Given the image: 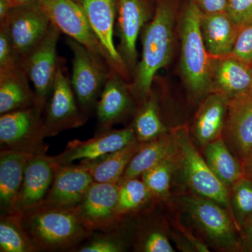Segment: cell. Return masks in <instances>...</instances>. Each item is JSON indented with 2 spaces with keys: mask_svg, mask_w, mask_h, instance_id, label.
<instances>
[{
  "mask_svg": "<svg viewBox=\"0 0 252 252\" xmlns=\"http://www.w3.org/2000/svg\"><path fill=\"white\" fill-rule=\"evenodd\" d=\"M142 144L136 141L99 158L81 160L79 164L89 172L94 182L118 184L131 159L140 149Z\"/></svg>",
  "mask_w": 252,
  "mask_h": 252,
  "instance_id": "cell-25",
  "label": "cell"
},
{
  "mask_svg": "<svg viewBox=\"0 0 252 252\" xmlns=\"http://www.w3.org/2000/svg\"><path fill=\"white\" fill-rule=\"evenodd\" d=\"M118 186L117 213L120 220L140 210L153 197L143 180L139 177L122 181Z\"/></svg>",
  "mask_w": 252,
  "mask_h": 252,
  "instance_id": "cell-29",
  "label": "cell"
},
{
  "mask_svg": "<svg viewBox=\"0 0 252 252\" xmlns=\"http://www.w3.org/2000/svg\"><path fill=\"white\" fill-rule=\"evenodd\" d=\"M230 56L252 65V24L240 30Z\"/></svg>",
  "mask_w": 252,
  "mask_h": 252,
  "instance_id": "cell-36",
  "label": "cell"
},
{
  "mask_svg": "<svg viewBox=\"0 0 252 252\" xmlns=\"http://www.w3.org/2000/svg\"><path fill=\"white\" fill-rule=\"evenodd\" d=\"M202 14L196 5L189 1L180 22L181 69L186 85L195 97L210 93L214 60L202 36Z\"/></svg>",
  "mask_w": 252,
  "mask_h": 252,
  "instance_id": "cell-3",
  "label": "cell"
},
{
  "mask_svg": "<svg viewBox=\"0 0 252 252\" xmlns=\"http://www.w3.org/2000/svg\"><path fill=\"white\" fill-rule=\"evenodd\" d=\"M252 89L250 65L230 55L214 59L210 93H216L230 99Z\"/></svg>",
  "mask_w": 252,
  "mask_h": 252,
  "instance_id": "cell-20",
  "label": "cell"
},
{
  "mask_svg": "<svg viewBox=\"0 0 252 252\" xmlns=\"http://www.w3.org/2000/svg\"><path fill=\"white\" fill-rule=\"evenodd\" d=\"M118 184L94 182L80 203L78 215L91 233L106 231L120 223L117 213Z\"/></svg>",
  "mask_w": 252,
  "mask_h": 252,
  "instance_id": "cell-13",
  "label": "cell"
},
{
  "mask_svg": "<svg viewBox=\"0 0 252 252\" xmlns=\"http://www.w3.org/2000/svg\"><path fill=\"white\" fill-rule=\"evenodd\" d=\"M135 100L130 83L111 69L96 105L97 132L112 128L135 114Z\"/></svg>",
  "mask_w": 252,
  "mask_h": 252,
  "instance_id": "cell-15",
  "label": "cell"
},
{
  "mask_svg": "<svg viewBox=\"0 0 252 252\" xmlns=\"http://www.w3.org/2000/svg\"><path fill=\"white\" fill-rule=\"evenodd\" d=\"M66 44L72 53L70 81L81 110L90 117L107 81L111 69L105 60L80 43L67 37Z\"/></svg>",
  "mask_w": 252,
  "mask_h": 252,
  "instance_id": "cell-5",
  "label": "cell"
},
{
  "mask_svg": "<svg viewBox=\"0 0 252 252\" xmlns=\"http://www.w3.org/2000/svg\"><path fill=\"white\" fill-rule=\"evenodd\" d=\"M94 182L92 176L80 164L58 165L52 185L43 202L55 206L77 207Z\"/></svg>",
  "mask_w": 252,
  "mask_h": 252,
  "instance_id": "cell-19",
  "label": "cell"
},
{
  "mask_svg": "<svg viewBox=\"0 0 252 252\" xmlns=\"http://www.w3.org/2000/svg\"><path fill=\"white\" fill-rule=\"evenodd\" d=\"M228 98L216 93H210L202 101L195 114L193 135L204 147L222 137L226 120Z\"/></svg>",
  "mask_w": 252,
  "mask_h": 252,
  "instance_id": "cell-21",
  "label": "cell"
},
{
  "mask_svg": "<svg viewBox=\"0 0 252 252\" xmlns=\"http://www.w3.org/2000/svg\"><path fill=\"white\" fill-rule=\"evenodd\" d=\"M39 2L60 32L104 59L98 39L75 0H41Z\"/></svg>",
  "mask_w": 252,
  "mask_h": 252,
  "instance_id": "cell-12",
  "label": "cell"
},
{
  "mask_svg": "<svg viewBox=\"0 0 252 252\" xmlns=\"http://www.w3.org/2000/svg\"><path fill=\"white\" fill-rule=\"evenodd\" d=\"M175 142L177 167L189 189L199 195L230 208V189L215 175L205 158L195 148L185 126L172 130Z\"/></svg>",
  "mask_w": 252,
  "mask_h": 252,
  "instance_id": "cell-4",
  "label": "cell"
},
{
  "mask_svg": "<svg viewBox=\"0 0 252 252\" xmlns=\"http://www.w3.org/2000/svg\"><path fill=\"white\" fill-rule=\"evenodd\" d=\"M0 252H37L23 229L18 213L0 217Z\"/></svg>",
  "mask_w": 252,
  "mask_h": 252,
  "instance_id": "cell-30",
  "label": "cell"
},
{
  "mask_svg": "<svg viewBox=\"0 0 252 252\" xmlns=\"http://www.w3.org/2000/svg\"><path fill=\"white\" fill-rule=\"evenodd\" d=\"M175 14L174 1L157 0L153 16L141 32L142 54L130 83L140 102L152 92L158 72L171 60Z\"/></svg>",
  "mask_w": 252,
  "mask_h": 252,
  "instance_id": "cell-2",
  "label": "cell"
},
{
  "mask_svg": "<svg viewBox=\"0 0 252 252\" xmlns=\"http://www.w3.org/2000/svg\"><path fill=\"white\" fill-rule=\"evenodd\" d=\"M225 13L240 29L252 24V0H228Z\"/></svg>",
  "mask_w": 252,
  "mask_h": 252,
  "instance_id": "cell-35",
  "label": "cell"
},
{
  "mask_svg": "<svg viewBox=\"0 0 252 252\" xmlns=\"http://www.w3.org/2000/svg\"><path fill=\"white\" fill-rule=\"evenodd\" d=\"M130 126L140 143L157 140L168 132L162 122L158 102L153 91L141 101Z\"/></svg>",
  "mask_w": 252,
  "mask_h": 252,
  "instance_id": "cell-28",
  "label": "cell"
},
{
  "mask_svg": "<svg viewBox=\"0 0 252 252\" xmlns=\"http://www.w3.org/2000/svg\"><path fill=\"white\" fill-rule=\"evenodd\" d=\"M204 158L215 175L229 189L244 177L241 162L228 148L223 137L205 146Z\"/></svg>",
  "mask_w": 252,
  "mask_h": 252,
  "instance_id": "cell-27",
  "label": "cell"
},
{
  "mask_svg": "<svg viewBox=\"0 0 252 252\" xmlns=\"http://www.w3.org/2000/svg\"><path fill=\"white\" fill-rule=\"evenodd\" d=\"M21 65L0 72V115L35 106L36 96Z\"/></svg>",
  "mask_w": 252,
  "mask_h": 252,
  "instance_id": "cell-24",
  "label": "cell"
},
{
  "mask_svg": "<svg viewBox=\"0 0 252 252\" xmlns=\"http://www.w3.org/2000/svg\"><path fill=\"white\" fill-rule=\"evenodd\" d=\"M250 70H251L252 75V64L250 66Z\"/></svg>",
  "mask_w": 252,
  "mask_h": 252,
  "instance_id": "cell-43",
  "label": "cell"
},
{
  "mask_svg": "<svg viewBox=\"0 0 252 252\" xmlns=\"http://www.w3.org/2000/svg\"><path fill=\"white\" fill-rule=\"evenodd\" d=\"M31 156L12 151L0 152V212L1 216L14 213L22 184L25 167Z\"/></svg>",
  "mask_w": 252,
  "mask_h": 252,
  "instance_id": "cell-23",
  "label": "cell"
},
{
  "mask_svg": "<svg viewBox=\"0 0 252 252\" xmlns=\"http://www.w3.org/2000/svg\"><path fill=\"white\" fill-rule=\"evenodd\" d=\"M240 230H243L245 243L252 251V215L245 220Z\"/></svg>",
  "mask_w": 252,
  "mask_h": 252,
  "instance_id": "cell-39",
  "label": "cell"
},
{
  "mask_svg": "<svg viewBox=\"0 0 252 252\" xmlns=\"http://www.w3.org/2000/svg\"><path fill=\"white\" fill-rule=\"evenodd\" d=\"M42 114L32 106L0 115V151L28 156L47 153Z\"/></svg>",
  "mask_w": 252,
  "mask_h": 252,
  "instance_id": "cell-6",
  "label": "cell"
},
{
  "mask_svg": "<svg viewBox=\"0 0 252 252\" xmlns=\"http://www.w3.org/2000/svg\"><path fill=\"white\" fill-rule=\"evenodd\" d=\"M200 30L207 52L214 59L230 56L240 28L225 12L202 14Z\"/></svg>",
  "mask_w": 252,
  "mask_h": 252,
  "instance_id": "cell-22",
  "label": "cell"
},
{
  "mask_svg": "<svg viewBox=\"0 0 252 252\" xmlns=\"http://www.w3.org/2000/svg\"><path fill=\"white\" fill-rule=\"evenodd\" d=\"M51 23L39 1L15 6L5 26L19 56L26 54L44 37Z\"/></svg>",
  "mask_w": 252,
  "mask_h": 252,
  "instance_id": "cell-14",
  "label": "cell"
},
{
  "mask_svg": "<svg viewBox=\"0 0 252 252\" xmlns=\"http://www.w3.org/2000/svg\"><path fill=\"white\" fill-rule=\"evenodd\" d=\"M182 205L194 223L215 245L226 250H238L236 224L224 207L198 195L184 197Z\"/></svg>",
  "mask_w": 252,
  "mask_h": 252,
  "instance_id": "cell-9",
  "label": "cell"
},
{
  "mask_svg": "<svg viewBox=\"0 0 252 252\" xmlns=\"http://www.w3.org/2000/svg\"><path fill=\"white\" fill-rule=\"evenodd\" d=\"M230 208L237 227L241 229L244 222L252 215V180L244 177L230 187Z\"/></svg>",
  "mask_w": 252,
  "mask_h": 252,
  "instance_id": "cell-32",
  "label": "cell"
},
{
  "mask_svg": "<svg viewBox=\"0 0 252 252\" xmlns=\"http://www.w3.org/2000/svg\"><path fill=\"white\" fill-rule=\"evenodd\" d=\"M18 214L37 252H74L92 233L83 224L76 207L42 202Z\"/></svg>",
  "mask_w": 252,
  "mask_h": 252,
  "instance_id": "cell-1",
  "label": "cell"
},
{
  "mask_svg": "<svg viewBox=\"0 0 252 252\" xmlns=\"http://www.w3.org/2000/svg\"><path fill=\"white\" fill-rule=\"evenodd\" d=\"M222 137L237 158L243 162L252 148V89L228 99Z\"/></svg>",
  "mask_w": 252,
  "mask_h": 252,
  "instance_id": "cell-17",
  "label": "cell"
},
{
  "mask_svg": "<svg viewBox=\"0 0 252 252\" xmlns=\"http://www.w3.org/2000/svg\"><path fill=\"white\" fill-rule=\"evenodd\" d=\"M14 6L9 0H0V26L6 23Z\"/></svg>",
  "mask_w": 252,
  "mask_h": 252,
  "instance_id": "cell-40",
  "label": "cell"
},
{
  "mask_svg": "<svg viewBox=\"0 0 252 252\" xmlns=\"http://www.w3.org/2000/svg\"><path fill=\"white\" fill-rule=\"evenodd\" d=\"M131 126L122 129H109L97 132L93 138L85 141L74 140L54 159L58 165H70L77 160H92L124 148L136 142Z\"/></svg>",
  "mask_w": 252,
  "mask_h": 252,
  "instance_id": "cell-16",
  "label": "cell"
},
{
  "mask_svg": "<svg viewBox=\"0 0 252 252\" xmlns=\"http://www.w3.org/2000/svg\"><path fill=\"white\" fill-rule=\"evenodd\" d=\"M57 166L54 157L46 154L29 157L15 203L14 213H21L44 201Z\"/></svg>",
  "mask_w": 252,
  "mask_h": 252,
  "instance_id": "cell-18",
  "label": "cell"
},
{
  "mask_svg": "<svg viewBox=\"0 0 252 252\" xmlns=\"http://www.w3.org/2000/svg\"><path fill=\"white\" fill-rule=\"evenodd\" d=\"M61 33L51 23L49 31L36 45L20 56V65L32 84L35 106L43 112L57 73V45Z\"/></svg>",
  "mask_w": 252,
  "mask_h": 252,
  "instance_id": "cell-8",
  "label": "cell"
},
{
  "mask_svg": "<svg viewBox=\"0 0 252 252\" xmlns=\"http://www.w3.org/2000/svg\"><path fill=\"white\" fill-rule=\"evenodd\" d=\"M46 137L81 127L89 117L81 110L73 90L65 61L59 57L54 85L42 114Z\"/></svg>",
  "mask_w": 252,
  "mask_h": 252,
  "instance_id": "cell-7",
  "label": "cell"
},
{
  "mask_svg": "<svg viewBox=\"0 0 252 252\" xmlns=\"http://www.w3.org/2000/svg\"><path fill=\"white\" fill-rule=\"evenodd\" d=\"M154 9L152 0H117L115 34L119 41L117 47L132 79L139 61L137 39L152 19Z\"/></svg>",
  "mask_w": 252,
  "mask_h": 252,
  "instance_id": "cell-11",
  "label": "cell"
},
{
  "mask_svg": "<svg viewBox=\"0 0 252 252\" xmlns=\"http://www.w3.org/2000/svg\"><path fill=\"white\" fill-rule=\"evenodd\" d=\"M140 251L144 252H174L173 248L166 235L158 230L147 232L142 238Z\"/></svg>",
  "mask_w": 252,
  "mask_h": 252,
  "instance_id": "cell-37",
  "label": "cell"
},
{
  "mask_svg": "<svg viewBox=\"0 0 252 252\" xmlns=\"http://www.w3.org/2000/svg\"><path fill=\"white\" fill-rule=\"evenodd\" d=\"M9 1H11L13 6L15 7V6L28 4V3L32 2V1H40L41 0H9Z\"/></svg>",
  "mask_w": 252,
  "mask_h": 252,
  "instance_id": "cell-42",
  "label": "cell"
},
{
  "mask_svg": "<svg viewBox=\"0 0 252 252\" xmlns=\"http://www.w3.org/2000/svg\"><path fill=\"white\" fill-rule=\"evenodd\" d=\"M20 56L15 49L5 26H0V72L20 65Z\"/></svg>",
  "mask_w": 252,
  "mask_h": 252,
  "instance_id": "cell-34",
  "label": "cell"
},
{
  "mask_svg": "<svg viewBox=\"0 0 252 252\" xmlns=\"http://www.w3.org/2000/svg\"><path fill=\"white\" fill-rule=\"evenodd\" d=\"M196 5L203 14L225 12L228 0H190Z\"/></svg>",
  "mask_w": 252,
  "mask_h": 252,
  "instance_id": "cell-38",
  "label": "cell"
},
{
  "mask_svg": "<svg viewBox=\"0 0 252 252\" xmlns=\"http://www.w3.org/2000/svg\"><path fill=\"white\" fill-rule=\"evenodd\" d=\"M244 176L252 180V148L241 162Z\"/></svg>",
  "mask_w": 252,
  "mask_h": 252,
  "instance_id": "cell-41",
  "label": "cell"
},
{
  "mask_svg": "<svg viewBox=\"0 0 252 252\" xmlns=\"http://www.w3.org/2000/svg\"><path fill=\"white\" fill-rule=\"evenodd\" d=\"M98 39L106 62L114 72L131 83L132 76L114 42L117 0H75Z\"/></svg>",
  "mask_w": 252,
  "mask_h": 252,
  "instance_id": "cell-10",
  "label": "cell"
},
{
  "mask_svg": "<svg viewBox=\"0 0 252 252\" xmlns=\"http://www.w3.org/2000/svg\"><path fill=\"white\" fill-rule=\"evenodd\" d=\"M177 169L175 152L141 176L153 197L166 198L170 193L172 176Z\"/></svg>",
  "mask_w": 252,
  "mask_h": 252,
  "instance_id": "cell-31",
  "label": "cell"
},
{
  "mask_svg": "<svg viewBox=\"0 0 252 252\" xmlns=\"http://www.w3.org/2000/svg\"><path fill=\"white\" fill-rule=\"evenodd\" d=\"M175 152V142L172 132H167L157 140L142 143L119 182L140 177L158 163Z\"/></svg>",
  "mask_w": 252,
  "mask_h": 252,
  "instance_id": "cell-26",
  "label": "cell"
},
{
  "mask_svg": "<svg viewBox=\"0 0 252 252\" xmlns=\"http://www.w3.org/2000/svg\"><path fill=\"white\" fill-rule=\"evenodd\" d=\"M119 224L106 231L91 233L84 243L74 252H122L126 250V243L118 230Z\"/></svg>",
  "mask_w": 252,
  "mask_h": 252,
  "instance_id": "cell-33",
  "label": "cell"
}]
</instances>
